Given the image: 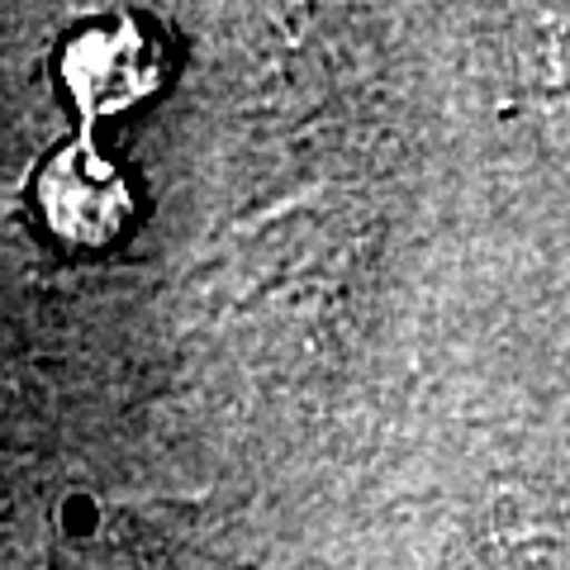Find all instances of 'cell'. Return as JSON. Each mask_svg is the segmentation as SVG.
Here are the masks:
<instances>
[{
	"label": "cell",
	"mask_w": 570,
	"mask_h": 570,
	"mask_svg": "<svg viewBox=\"0 0 570 570\" xmlns=\"http://www.w3.org/2000/svg\"><path fill=\"white\" fill-rule=\"evenodd\" d=\"M58 77L67 100L86 119H105L138 105L163 77V52L157 39L129 14H110L100 24L77 29L62 43Z\"/></svg>",
	"instance_id": "6da1fadb"
},
{
	"label": "cell",
	"mask_w": 570,
	"mask_h": 570,
	"mask_svg": "<svg viewBox=\"0 0 570 570\" xmlns=\"http://www.w3.org/2000/svg\"><path fill=\"white\" fill-rule=\"evenodd\" d=\"M33 195H39L48 234L71 247H105L110 238H119L134 205L129 181L91 142H71V148L52 153Z\"/></svg>",
	"instance_id": "7a4b0ae2"
}]
</instances>
